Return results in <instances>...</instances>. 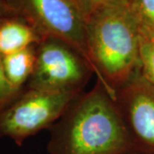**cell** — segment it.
Masks as SVG:
<instances>
[{
	"label": "cell",
	"instance_id": "14",
	"mask_svg": "<svg viewBox=\"0 0 154 154\" xmlns=\"http://www.w3.org/2000/svg\"><path fill=\"white\" fill-rule=\"evenodd\" d=\"M2 109H3V107H2V105H0V111H1V110H2Z\"/></svg>",
	"mask_w": 154,
	"mask_h": 154
},
{
	"label": "cell",
	"instance_id": "7",
	"mask_svg": "<svg viewBox=\"0 0 154 154\" xmlns=\"http://www.w3.org/2000/svg\"><path fill=\"white\" fill-rule=\"evenodd\" d=\"M42 40L28 22L14 16L6 17L0 22V55H10L38 44Z\"/></svg>",
	"mask_w": 154,
	"mask_h": 154
},
{
	"label": "cell",
	"instance_id": "3",
	"mask_svg": "<svg viewBox=\"0 0 154 154\" xmlns=\"http://www.w3.org/2000/svg\"><path fill=\"white\" fill-rule=\"evenodd\" d=\"M6 3L11 13L28 22L42 39L56 38L69 45L98 77L89 54L87 19L76 0H9Z\"/></svg>",
	"mask_w": 154,
	"mask_h": 154
},
{
	"label": "cell",
	"instance_id": "8",
	"mask_svg": "<svg viewBox=\"0 0 154 154\" xmlns=\"http://www.w3.org/2000/svg\"><path fill=\"white\" fill-rule=\"evenodd\" d=\"M35 45L2 57L6 78L17 93H20L33 74L36 59Z\"/></svg>",
	"mask_w": 154,
	"mask_h": 154
},
{
	"label": "cell",
	"instance_id": "12",
	"mask_svg": "<svg viewBox=\"0 0 154 154\" xmlns=\"http://www.w3.org/2000/svg\"><path fill=\"white\" fill-rule=\"evenodd\" d=\"M18 94L19 93L12 88L6 78L3 65V58L0 55V105L5 108L17 98Z\"/></svg>",
	"mask_w": 154,
	"mask_h": 154
},
{
	"label": "cell",
	"instance_id": "5",
	"mask_svg": "<svg viewBox=\"0 0 154 154\" xmlns=\"http://www.w3.org/2000/svg\"><path fill=\"white\" fill-rule=\"evenodd\" d=\"M35 52L28 88L83 90L93 74L82 57L58 39L43 38L35 45Z\"/></svg>",
	"mask_w": 154,
	"mask_h": 154
},
{
	"label": "cell",
	"instance_id": "6",
	"mask_svg": "<svg viewBox=\"0 0 154 154\" xmlns=\"http://www.w3.org/2000/svg\"><path fill=\"white\" fill-rule=\"evenodd\" d=\"M116 105L134 152L154 154V84L138 70L116 90Z\"/></svg>",
	"mask_w": 154,
	"mask_h": 154
},
{
	"label": "cell",
	"instance_id": "9",
	"mask_svg": "<svg viewBox=\"0 0 154 154\" xmlns=\"http://www.w3.org/2000/svg\"><path fill=\"white\" fill-rule=\"evenodd\" d=\"M139 56L141 75L154 84V33L140 31Z\"/></svg>",
	"mask_w": 154,
	"mask_h": 154
},
{
	"label": "cell",
	"instance_id": "2",
	"mask_svg": "<svg viewBox=\"0 0 154 154\" xmlns=\"http://www.w3.org/2000/svg\"><path fill=\"white\" fill-rule=\"evenodd\" d=\"M89 54L99 82L115 100L116 90L140 70V28L127 5L105 7L87 19Z\"/></svg>",
	"mask_w": 154,
	"mask_h": 154
},
{
	"label": "cell",
	"instance_id": "15",
	"mask_svg": "<svg viewBox=\"0 0 154 154\" xmlns=\"http://www.w3.org/2000/svg\"><path fill=\"white\" fill-rule=\"evenodd\" d=\"M129 154H140V153H135V152H132V153H129Z\"/></svg>",
	"mask_w": 154,
	"mask_h": 154
},
{
	"label": "cell",
	"instance_id": "11",
	"mask_svg": "<svg viewBox=\"0 0 154 154\" xmlns=\"http://www.w3.org/2000/svg\"><path fill=\"white\" fill-rule=\"evenodd\" d=\"M86 19L94 12L105 7L118 5H127L128 0H76Z\"/></svg>",
	"mask_w": 154,
	"mask_h": 154
},
{
	"label": "cell",
	"instance_id": "1",
	"mask_svg": "<svg viewBox=\"0 0 154 154\" xmlns=\"http://www.w3.org/2000/svg\"><path fill=\"white\" fill-rule=\"evenodd\" d=\"M50 131V154L134 152L115 100L99 82L72 101Z\"/></svg>",
	"mask_w": 154,
	"mask_h": 154
},
{
	"label": "cell",
	"instance_id": "4",
	"mask_svg": "<svg viewBox=\"0 0 154 154\" xmlns=\"http://www.w3.org/2000/svg\"><path fill=\"white\" fill-rule=\"evenodd\" d=\"M82 89L28 88L0 111V136L18 146L29 136L51 128L66 111Z\"/></svg>",
	"mask_w": 154,
	"mask_h": 154
},
{
	"label": "cell",
	"instance_id": "10",
	"mask_svg": "<svg viewBox=\"0 0 154 154\" xmlns=\"http://www.w3.org/2000/svg\"><path fill=\"white\" fill-rule=\"evenodd\" d=\"M140 32L154 33V0H128Z\"/></svg>",
	"mask_w": 154,
	"mask_h": 154
},
{
	"label": "cell",
	"instance_id": "13",
	"mask_svg": "<svg viewBox=\"0 0 154 154\" xmlns=\"http://www.w3.org/2000/svg\"><path fill=\"white\" fill-rule=\"evenodd\" d=\"M11 12L8 7V5L5 0H0V22L1 21L8 17L9 14H11Z\"/></svg>",
	"mask_w": 154,
	"mask_h": 154
}]
</instances>
